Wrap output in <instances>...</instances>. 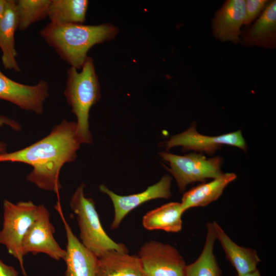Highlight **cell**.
<instances>
[{
  "label": "cell",
  "instance_id": "obj_1",
  "mask_svg": "<svg viewBox=\"0 0 276 276\" xmlns=\"http://www.w3.org/2000/svg\"><path fill=\"white\" fill-rule=\"evenodd\" d=\"M77 124L63 121L41 140L22 149L0 153V162L23 163L33 167L27 180L38 188L56 193L61 186L59 173L63 165L74 161L81 145L76 134Z\"/></svg>",
  "mask_w": 276,
  "mask_h": 276
},
{
  "label": "cell",
  "instance_id": "obj_2",
  "mask_svg": "<svg viewBox=\"0 0 276 276\" xmlns=\"http://www.w3.org/2000/svg\"><path fill=\"white\" fill-rule=\"evenodd\" d=\"M118 28L111 24H47L40 36L60 58L77 70L82 68L88 57V51L95 45L116 37Z\"/></svg>",
  "mask_w": 276,
  "mask_h": 276
},
{
  "label": "cell",
  "instance_id": "obj_3",
  "mask_svg": "<svg viewBox=\"0 0 276 276\" xmlns=\"http://www.w3.org/2000/svg\"><path fill=\"white\" fill-rule=\"evenodd\" d=\"M73 67L67 71L64 94L76 115V134L80 144H90L93 139L89 129V111L101 98L100 85L94 60L88 57L81 72Z\"/></svg>",
  "mask_w": 276,
  "mask_h": 276
},
{
  "label": "cell",
  "instance_id": "obj_4",
  "mask_svg": "<svg viewBox=\"0 0 276 276\" xmlns=\"http://www.w3.org/2000/svg\"><path fill=\"white\" fill-rule=\"evenodd\" d=\"M84 189V185L82 183L74 193L70 202L71 209L77 217L81 243L97 257L110 250L128 252L124 244L114 241L104 231L95 203L92 198L85 196Z\"/></svg>",
  "mask_w": 276,
  "mask_h": 276
},
{
  "label": "cell",
  "instance_id": "obj_5",
  "mask_svg": "<svg viewBox=\"0 0 276 276\" xmlns=\"http://www.w3.org/2000/svg\"><path fill=\"white\" fill-rule=\"evenodd\" d=\"M4 221L0 231V244L19 262L22 274L26 276L24 266L21 244L24 236L36 219L39 205L31 201L13 203L7 200L3 203Z\"/></svg>",
  "mask_w": 276,
  "mask_h": 276
},
{
  "label": "cell",
  "instance_id": "obj_6",
  "mask_svg": "<svg viewBox=\"0 0 276 276\" xmlns=\"http://www.w3.org/2000/svg\"><path fill=\"white\" fill-rule=\"evenodd\" d=\"M159 155L169 164L170 168H165L175 178L180 192L190 183L204 182L223 174L222 158L219 157L207 158L202 154L194 153L178 155L164 151L159 152Z\"/></svg>",
  "mask_w": 276,
  "mask_h": 276
},
{
  "label": "cell",
  "instance_id": "obj_7",
  "mask_svg": "<svg viewBox=\"0 0 276 276\" xmlns=\"http://www.w3.org/2000/svg\"><path fill=\"white\" fill-rule=\"evenodd\" d=\"M137 256L146 276H186L185 261L170 244L148 241L141 246Z\"/></svg>",
  "mask_w": 276,
  "mask_h": 276
},
{
  "label": "cell",
  "instance_id": "obj_8",
  "mask_svg": "<svg viewBox=\"0 0 276 276\" xmlns=\"http://www.w3.org/2000/svg\"><path fill=\"white\" fill-rule=\"evenodd\" d=\"M55 228L50 220V213L43 204L39 205L38 215L24 237L21 244L23 256L43 253L56 260H64L65 249L62 248L54 237Z\"/></svg>",
  "mask_w": 276,
  "mask_h": 276
},
{
  "label": "cell",
  "instance_id": "obj_9",
  "mask_svg": "<svg viewBox=\"0 0 276 276\" xmlns=\"http://www.w3.org/2000/svg\"><path fill=\"white\" fill-rule=\"evenodd\" d=\"M228 145L239 148L246 151L247 146L240 130L218 136H207L197 132L195 125L186 131L172 136L163 144L168 151L176 146L182 147L183 151L194 150L213 154L222 145Z\"/></svg>",
  "mask_w": 276,
  "mask_h": 276
},
{
  "label": "cell",
  "instance_id": "obj_10",
  "mask_svg": "<svg viewBox=\"0 0 276 276\" xmlns=\"http://www.w3.org/2000/svg\"><path fill=\"white\" fill-rule=\"evenodd\" d=\"M172 180L170 176L165 175L159 181L148 187L145 191L126 196L118 195L106 186L100 185V191L108 196L114 208V217L111 224V228H118L125 216L141 204L153 199H168L171 197Z\"/></svg>",
  "mask_w": 276,
  "mask_h": 276
},
{
  "label": "cell",
  "instance_id": "obj_11",
  "mask_svg": "<svg viewBox=\"0 0 276 276\" xmlns=\"http://www.w3.org/2000/svg\"><path fill=\"white\" fill-rule=\"evenodd\" d=\"M49 96V84L44 80L30 85L17 82L0 71V99L8 101L20 108L41 114L43 104Z\"/></svg>",
  "mask_w": 276,
  "mask_h": 276
},
{
  "label": "cell",
  "instance_id": "obj_12",
  "mask_svg": "<svg viewBox=\"0 0 276 276\" xmlns=\"http://www.w3.org/2000/svg\"><path fill=\"white\" fill-rule=\"evenodd\" d=\"M55 209L63 223L67 239L64 259L66 265L64 276H96L98 257L74 235L64 216L59 198Z\"/></svg>",
  "mask_w": 276,
  "mask_h": 276
},
{
  "label": "cell",
  "instance_id": "obj_13",
  "mask_svg": "<svg viewBox=\"0 0 276 276\" xmlns=\"http://www.w3.org/2000/svg\"><path fill=\"white\" fill-rule=\"evenodd\" d=\"M245 17V3L243 0L226 1L217 12L213 22L215 36L223 41H239L240 28Z\"/></svg>",
  "mask_w": 276,
  "mask_h": 276
},
{
  "label": "cell",
  "instance_id": "obj_14",
  "mask_svg": "<svg viewBox=\"0 0 276 276\" xmlns=\"http://www.w3.org/2000/svg\"><path fill=\"white\" fill-rule=\"evenodd\" d=\"M96 276H146L137 256L110 250L98 257Z\"/></svg>",
  "mask_w": 276,
  "mask_h": 276
},
{
  "label": "cell",
  "instance_id": "obj_15",
  "mask_svg": "<svg viewBox=\"0 0 276 276\" xmlns=\"http://www.w3.org/2000/svg\"><path fill=\"white\" fill-rule=\"evenodd\" d=\"M212 224L216 239L220 242L226 258L236 269L237 275H243L257 269V266L260 262L257 251L238 245L216 222L214 221Z\"/></svg>",
  "mask_w": 276,
  "mask_h": 276
},
{
  "label": "cell",
  "instance_id": "obj_16",
  "mask_svg": "<svg viewBox=\"0 0 276 276\" xmlns=\"http://www.w3.org/2000/svg\"><path fill=\"white\" fill-rule=\"evenodd\" d=\"M18 29L16 12V1L7 0L4 16L0 19V49L2 61L5 69L20 72L16 61L17 52L15 45V32Z\"/></svg>",
  "mask_w": 276,
  "mask_h": 276
},
{
  "label": "cell",
  "instance_id": "obj_17",
  "mask_svg": "<svg viewBox=\"0 0 276 276\" xmlns=\"http://www.w3.org/2000/svg\"><path fill=\"white\" fill-rule=\"evenodd\" d=\"M237 178L236 174L226 173L213 179L208 183H203L191 188L184 193L180 202L185 212L190 208L205 206L216 200L225 188Z\"/></svg>",
  "mask_w": 276,
  "mask_h": 276
},
{
  "label": "cell",
  "instance_id": "obj_18",
  "mask_svg": "<svg viewBox=\"0 0 276 276\" xmlns=\"http://www.w3.org/2000/svg\"><path fill=\"white\" fill-rule=\"evenodd\" d=\"M184 213L180 202H169L147 212L143 217V225L149 231L177 233L182 228L181 216Z\"/></svg>",
  "mask_w": 276,
  "mask_h": 276
},
{
  "label": "cell",
  "instance_id": "obj_19",
  "mask_svg": "<svg viewBox=\"0 0 276 276\" xmlns=\"http://www.w3.org/2000/svg\"><path fill=\"white\" fill-rule=\"evenodd\" d=\"M88 4L87 0H51L48 17L53 24H83Z\"/></svg>",
  "mask_w": 276,
  "mask_h": 276
},
{
  "label": "cell",
  "instance_id": "obj_20",
  "mask_svg": "<svg viewBox=\"0 0 276 276\" xmlns=\"http://www.w3.org/2000/svg\"><path fill=\"white\" fill-rule=\"evenodd\" d=\"M276 35V2H270L247 32L245 39L250 43L264 47H273Z\"/></svg>",
  "mask_w": 276,
  "mask_h": 276
},
{
  "label": "cell",
  "instance_id": "obj_21",
  "mask_svg": "<svg viewBox=\"0 0 276 276\" xmlns=\"http://www.w3.org/2000/svg\"><path fill=\"white\" fill-rule=\"evenodd\" d=\"M207 234L202 251L192 263L187 265L186 276H221V270L214 254L216 240L212 223L206 224Z\"/></svg>",
  "mask_w": 276,
  "mask_h": 276
},
{
  "label": "cell",
  "instance_id": "obj_22",
  "mask_svg": "<svg viewBox=\"0 0 276 276\" xmlns=\"http://www.w3.org/2000/svg\"><path fill=\"white\" fill-rule=\"evenodd\" d=\"M51 0H19L16 1L18 29L23 31L31 25L48 17Z\"/></svg>",
  "mask_w": 276,
  "mask_h": 276
},
{
  "label": "cell",
  "instance_id": "obj_23",
  "mask_svg": "<svg viewBox=\"0 0 276 276\" xmlns=\"http://www.w3.org/2000/svg\"><path fill=\"white\" fill-rule=\"evenodd\" d=\"M266 2L265 0L245 1V17L244 24L250 23L259 14Z\"/></svg>",
  "mask_w": 276,
  "mask_h": 276
},
{
  "label": "cell",
  "instance_id": "obj_24",
  "mask_svg": "<svg viewBox=\"0 0 276 276\" xmlns=\"http://www.w3.org/2000/svg\"><path fill=\"white\" fill-rule=\"evenodd\" d=\"M0 276H18V273L14 268L6 265L0 259Z\"/></svg>",
  "mask_w": 276,
  "mask_h": 276
},
{
  "label": "cell",
  "instance_id": "obj_25",
  "mask_svg": "<svg viewBox=\"0 0 276 276\" xmlns=\"http://www.w3.org/2000/svg\"><path fill=\"white\" fill-rule=\"evenodd\" d=\"M7 0H0V19L3 17L6 11Z\"/></svg>",
  "mask_w": 276,
  "mask_h": 276
},
{
  "label": "cell",
  "instance_id": "obj_26",
  "mask_svg": "<svg viewBox=\"0 0 276 276\" xmlns=\"http://www.w3.org/2000/svg\"><path fill=\"white\" fill-rule=\"evenodd\" d=\"M4 123L8 124V125H10L12 127L14 126V122L12 121H10L8 119H6L3 118H0V125H2Z\"/></svg>",
  "mask_w": 276,
  "mask_h": 276
},
{
  "label": "cell",
  "instance_id": "obj_27",
  "mask_svg": "<svg viewBox=\"0 0 276 276\" xmlns=\"http://www.w3.org/2000/svg\"><path fill=\"white\" fill-rule=\"evenodd\" d=\"M236 276H239V275H236ZM241 276H261V275L260 274L259 270L258 269H257L253 271H251L249 273H248L247 274H245L244 275H241Z\"/></svg>",
  "mask_w": 276,
  "mask_h": 276
},
{
  "label": "cell",
  "instance_id": "obj_28",
  "mask_svg": "<svg viewBox=\"0 0 276 276\" xmlns=\"http://www.w3.org/2000/svg\"><path fill=\"white\" fill-rule=\"evenodd\" d=\"M6 149V145L0 142V153H3Z\"/></svg>",
  "mask_w": 276,
  "mask_h": 276
}]
</instances>
